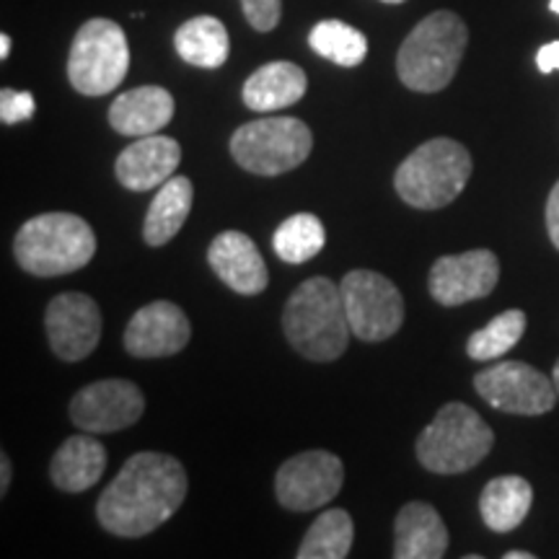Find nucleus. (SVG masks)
Returning <instances> with one entry per match:
<instances>
[{
	"instance_id": "obj_26",
	"label": "nucleus",
	"mask_w": 559,
	"mask_h": 559,
	"mask_svg": "<svg viewBox=\"0 0 559 559\" xmlns=\"http://www.w3.org/2000/svg\"><path fill=\"white\" fill-rule=\"evenodd\" d=\"M309 47L324 60L340 68H355L366 60L368 39L366 34L345 24V21L326 19L319 21L309 34Z\"/></svg>"
},
{
	"instance_id": "obj_3",
	"label": "nucleus",
	"mask_w": 559,
	"mask_h": 559,
	"mask_svg": "<svg viewBox=\"0 0 559 559\" xmlns=\"http://www.w3.org/2000/svg\"><path fill=\"white\" fill-rule=\"evenodd\" d=\"M469 45V29L453 11H436L425 16L396 55V75L409 91L438 94L456 75Z\"/></svg>"
},
{
	"instance_id": "obj_17",
	"label": "nucleus",
	"mask_w": 559,
	"mask_h": 559,
	"mask_svg": "<svg viewBox=\"0 0 559 559\" xmlns=\"http://www.w3.org/2000/svg\"><path fill=\"white\" fill-rule=\"evenodd\" d=\"M207 262L215 275L239 296H260L270 283L260 249L241 230H223L215 236L207 249Z\"/></svg>"
},
{
	"instance_id": "obj_23",
	"label": "nucleus",
	"mask_w": 559,
	"mask_h": 559,
	"mask_svg": "<svg viewBox=\"0 0 559 559\" xmlns=\"http://www.w3.org/2000/svg\"><path fill=\"white\" fill-rule=\"evenodd\" d=\"M531 502H534V489L523 477L506 474L487 481L479 498L481 521L495 534H508V531L519 528L526 521Z\"/></svg>"
},
{
	"instance_id": "obj_15",
	"label": "nucleus",
	"mask_w": 559,
	"mask_h": 559,
	"mask_svg": "<svg viewBox=\"0 0 559 559\" xmlns=\"http://www.w3.org/2000/svg\"><path fill=\"white\" fill-rule=\"evenodd\" d=\"M192 324L171 300H153L130 319L124 330V349L132 358H169L190 345Z\"/></svg>"
},
{
	"instance_id": "obj_9",
	"label": "nucleus",
	"mask_w": 559,
	"mask_h": 559,
	"mask_svg": "<svg viewBox=\"0 0 559 559\" xmlns=\"http://www.w3.org/2000/svg\"><path fill=\"white\" fill-rule=\"evenodd\" d=\"M342 300L349 330L360 342H383L404 324V298L386 275L353 270L342 277Z\"/></svg>"
},
{
	"instance_id": "obj_38",
	"label": "nucleus",
	"mask_w": 559,
	"mask_h": 559,
	"mask_svg": "<svg viewBox=\"0 0 559 559\" xmlns=\"http://www.w3.org/2000/svg\"><path fill=\"white\" fill-rule=\"evenodd\" d=\"M381 3H391V5H400V3H407V0H381Z\"/></svg>"
},
{
	"instance_id": "obj_8",
	"label": "nucleus",
	"mask_w": 559,
	"mask_h": 559,
	"mask_svg": "<svg viewBox=\"0 0 559 559\" xmlns=\"http://www.w3.org/2000/svg\"><path fill=\"white\" fill-rule=\"evenodd\" d=\"M130 70V45L122 26L91 19L75 34L68 55V81L83 96L111 94Z\"/></svg>"
},
{
	"instance_id": "obj_11",
	"label": "nucleus",
	"mask_w": 559,
	"mask_h": 559,
	"mask_svg": "<svg viewBox=\"0 0 559 559\" xmlns=\"http://www.w3.org/2000/svg\"><path fill=\"white\" fill-rule=\"evenodd\" d=\"M345 481V466L330 451H304L277 469L275 495L280 506L306 513L332 502Z\"/></svg>"
},
{
	"instance_id": "obj_37",
	"label": "nucleus",
	"mask_w": 559,
	"mask_h": 559,
	"mask_svg": "<svg viewBox=\"0 0 559 559\" xmlns=\"http://www.w3.org/2000/svg\"><path fill=\"white\" fill-rule=\"evenodd\" d=\"M549 9L555 11V13H559V0H549Z\"/></svg>"
},
{
	"instance_id": "obj_30",
	"label": "nucleus",
	"mask_w": 559,
	"mask_h": 559,
	"mask_svg": "<svg viewBox=\"0 0 559 559\" xmlns=\"http://www.w3.org/2000/svg\"><path fill=\"white\" fill-rule=\"evenodd\" d=\"M241 9L251 29L267 34L280 24V16H283V0H241Z\"/></svg>"
},
{
	"instance_id": "obj_33",
	"label": "nucleus",
	"mask_w": 559,
	"mask_h": 559,
	"mask_svg": "<svg viewBox=\"0 0 559 559\" xmlns=\"http://www.w3.org/2000/svg\"><path fill=\"white\" fill-rule=\"evenodd\" d=\"M11 485V459L5 453H0V495L9 492Z\"/></svg>"
},
{
	"instance_id": "obj_27",
	"label": "nucleus",
	"mask_w": 559,
	"mask_h": 559,
	"mask_svg": "<svg viewBox=\"0 0 559 559\" xmlns=\"http://www.w3.org/2000/svg\"><path fill=\"white\" fill-rule=\"evenodd\" d=\"M324 243V223L311 213L290 215L288 221L280 223V228L275 230V239H272L275 254L288 264H304L313 260V257L321 254Z\"/></svg>"
},
{
	"instance_id": "obj_22",
	"label": "nucleus",
	"mask_w": 559,
	"mask_h": 559,
	"mask_svg": "<svg viewBox=\"0 0 559 559\" xmlns=\"http://www.w3.org/2000/svg\"><path fill=\"white\" fill-rule=\"evenodd\" d=\"M194 187L187 177H171L160 185L143 221V239L148 247H164L179 234L190 218Z\"/></svg>"
},
{
	"instance_id": "obj_25",
	"label": "nucleus",
	"mask_w": 559,
	"mask_h": 559,
	"mask_svg": "<svg viewBox=\"0 0 559 559\" xmlns=\"http://www.w3.org/2000/svg\"><path fill=\"white\" fill-rule=\"evenodd\" d=\"M355 539V523L347 510H324L304 536L298 559H345Z\"/></svg>"
},
{
	"instance_id": "obj_14",
	"label": "nucleus",
	"mask_w": 559,
	"mask_h": 559,
	"mask_svg": "<svg viewBox=\"0 0 559 559\" xmlns=\"http://www.w3.org/2000/svg\"><path fill=\"white\" fill-rule=\"evenodd\" d=\"M500 280V260L489 249L440 257L432 264L428 288L440 306H461L487 298Z\"/></svg>"
},
{
	"instance_id": "obj_24",
	"label": "nucleus",
	"mask_w": 559,
	"mask_h": 559,
	"mask_svg": "<svg viewBox=\"0 0 559 559\" xmlns=\"http://www.w3.org/2000/svg\"><path fill=\"white\" fill-rule=\"evenodd\" d=\"M174 47L179 58L190 66L215 70L228 60L230 39L223 21L215 16H194L174 34Z\"/></svg>"
},
{
	"instance_id": "obj_7",
	"label": "nucleus",
	"mask_w": 559,
	"mask_h": 559,
	"mask_svg": "<svg viewBox=\"0 0 559 559\" xmlns=\"http://www.w3.org/2000/svg\"><path fill=\"white\" fill-rule=\"evenodd\" d=\"M313 148L309 124L296 117H262L241 124L230 138V156L257 177H280L298 169Z\"/></svg>"
},
{
	"instance_id": "obj_34",
	"label": "nucleus",
	"mask_w": 559,
	"mask_h": 559,
	"mask_svg": "<svg viewBox=\"0 0 559 559\" xmlns=\"http://www.w3.org/2000/svg\"><path fill=\"white\" fill-rule=\"evenodd\" d=\"M11 55V37L9 34H0V58H9Z\"/></svg>"
},
{
	"instance_id": "obj_16",
	"label": "nucleus",
	"mask_w": 559,
	"mask_h": 559,
	"mask_svg": "<svg viewBox=\"0 0 559 559\" xmlns=\"http://www.w3.org/2000/svg\"><path fill=\"white\" fill-rule=\"evenodd\" d=\"M181 145L166 135H145L130 143L115 164V177L124 190L151 192L166 185L179 169Z\"/></svg>"
},
{
	"instance_id": "obj_35",
	"label": "nucleus",
	"mask_w": 559,
	"mask_h": 559,
	"mask_svg": "<svg viewBox=\"0 0 559 559\" xmlns=\"http://www.w3.org/2000/svg\"><path fill=\"white\" fill-rule=\"evenodd\" d=\"M506 559H534V555L531 551H508Z\"/></svg>"
},
{
	"instance_id": "obj_6",
	"label": "nucleus",
	"mask_w": 559,
	"mask_h": 559,
	"mask_svg": "<svg viewBox=\"0 0 559 559\" xmlns=\"http://www.w3.org/2000/svg\"><path fill=\"white\" fill-rule=\"evenodd\" d=\"M495 436L469 404L449 402L417 438V461L432 474L469 472L492 451Z\"/></svg>"
},
{
	"instance_id": "obj_12",
	"label": "nucleus",
	"mask_w": 559,
	"mask_h": 559,
	"mask_svg": "<svg viewBox=\"0 0 559 559\" xmlns=\"http://www.w3.org/2000/svg\"><path fill=\"white\" fill-rule=\"evenodd\" d=\"M70 419L83 432H117L135 425L145 412V396L132 381L104 379L83 386L70 400Z\"/></svg>"
},
{
	"instance_id": "obj_36",
	"label": "nucleus",
	"mask_w": 559,
	"mask_h": 559,
	"mask_svg": "<svg viewBox=\"0 0 559 559\" xmlns=\"http://www.w3.org/2000/svg\"><path fill=\"white\" fill-rule=\"evenodd\" d=\"M551 381H555V386H557V394H559V360L555 362V373H551Z\"/></svg>"
},
{
	"instance_id": "obj_1",
	"label": "nucleus",
	"mask_w": 559,
	"mask_h": 559,
	"mask_svg": "<svg viewBox=\"0 0 559 559\" xmlns=\"http://www.w3.org/2000/svg\"><path fill=\"white\" fill-rule=\"evenodd\" d=\"M187 489L190 479L177 459L156 451L135 453L102 492L96 515L109 534L140 539L177 513Z\"/></svg>"
},
{
	"instance_id": "obj_10",
	"label": "nucleus",
	"mask_w": 559,
	"mask_h": 559,
	"mask_svg": "<svg viewBox=\"0 0 559 559\" xmlns=\"http://www.w3.org/2000/svg\"><path fill=\"white\" fill-rule=\"evenodd\" d=\"M474 389L489 407L508 415H547L557 404V386L542 370L523 360L495 362L474 376Z\"/></svg>"
},
{
	"instance_id": "obj_29",
	"label": "nucleus",
	"mask_w": 559,
	"mask_h": 559,
	"mask_svg": "<svg viewBox=\"0 0 559 559\" xmlns=\"http://www.w3.org/2000/svg\"><path fill=\"white\" fill-rule=\"evenodd\" d=\"M34 109H37V104H34V96L29 91H0V120H3V124H19L32 120Z\"/></svg>"
},
{
	"instance_id": "obj_2",
	"label": "nucleus",
	"mask_w": 559,
	"mask_h": 559,
	"mask_svg": "<svg viewBox=\"0 0 559 559\" xmlns=\"http://www.w3.org/2000/svg\"><path fill=\"white\" fill-rule=\"evenodd\" d=\"M285 337L296 353L313 362H332L349 345V321L340 285L330 277H309L290 293L283 311Z\"/></svg>"
},
{
	"instance_id": "obj_5",
	"label": "nucleus",
	"mask_w": 559,
	"mask_h": 559,
	"mask_svg": "<svg viewBox=\"0 0 559 559\" xmlns=\"http://www.w3.org/2000/svg\"><path fill=\"white\" fill-rule=\"evenodd\" d=\"M472 177V156L459 140L432 138L412 151L394 174L396 194L417 210L451 205Z\"/></svg>"
},
{
	"instance_id": "obj_4",
	"label": "nucleus",
	"mask_w": 559,
	"mask_h": 559,
	"mask_svg": "<svg viewBox=\"0 0 559 559\" xmlns=\"http://www.w3.org/2000/svg\"><path fill=\"white\" fill-rule=\"evenodd\" d=\"M13 254L19 267L34 277L70 275L94 260L96 236L81 215L45 213L19 228Z\"/></svg>"
},
{
	"instance_id": "obj_28",
	"label": "nucleus",
	"mask_w": 559,
	"mask_h": 559,
	"mask_svg": "<svg viewBox=\"0 0 559 559\" xmlns=\"http://www.w3.org/2000/svg\"><path fill=\"white\" fill-rule=\"evenodd\" d=\"M523 332H526V313L521 309H508L472 334L469 342H466V353H469L472 360L479 362L498 360L519 345Z\"/></svg>"
},
{
	"instance_id": "obj_19",
	"label": "nucleus",
	"mask_w": 559,
	"mask_h": 559,
	"mask_svg": "<svg viewBox=\"0 0 559 559\" xmlns=\"http://www.w3.org/2000/svg\"><path fill=\"white\" fill-rule=\"evenodd\" d=\"M449 551V528L428 502H407L394 523L396 559H440Z\"/></svg>"
},
{
	"instance_id": "obj_20",
	"label": "nucleus",
	"mask_w": 559,
	"mask_h": 559,
	"mask_svg": "<svg viewBox=\"0 0 559 559\" xmlns=\"http://www.w3.org/2000/svg\"><path fill=\"white\" fill-rule=\"evenodd\" d=\"M309 88V79L296 62L275 60L267 66L257 68L243 83L241 99L251 111H280L285 107H293L306 96Z\"/></svg>"
},
{
	"instance_id": "obj_32",
	"label": "nucleus",
	"mask_w": 559,
	"mask_h": 559,
	"mask_svg": "<svg viewBox=\"0 0 559 559\" xmlns=\"http://www.w3.org/2000/svg\"><path fill=\"white\" fill-rule=\"evenodd\" d=\"M536 66H539L542 73H555L559 70V39L544 45L539 52H536Z\"/></svg>"
},
{
	"instance_id": "obj_31",
	"label": "nucleus",
	"mask_w": 559,
	"mask_h": 559,
	"mask_svg": "<svg viewBox=\"0 0 559 559\" xmlns=\"http://www.w3.org/2000/svg\"><path fill=\"white\" fill-rule=\"evenodd\" d=\"M547 234L551 243L559 249V181L555 185V190L549 192L547 200Z\"/></svg>"
},
{
	"instance_id": "obj_18",
	"label": "nucleus",
	"mask_w": 559,
	"mask_h": 559,
	"mask_svg": "<svg viewBox=\"0 0 559 559\" xmlns=\"http://www.w3.org/2000/svg\"><path fill=\"white\" fill-rule=\"evenodd\" d=\"M174 117V96L160 86L124 91L109 107V124L128 138L156 135Z\"/></svg>"
},
{
	"instance_id": "obj_21",
	"label": "nucleus",
	"mask_w": 559,
	"mask_h": 559,
	"mask_svg": "<svg viewBox=\"0 0 559 559\" xmlns=\"http://www.w3.org/2000/svg\"><path fill=\"white\" fill-rule=\"evenodd\" d=\"M91 436L68 438L52 456L50 479L62 492H86L107 469V449Z\"/></svg>"
},
{
	"instance_id": "obj_13",
	"label": "nucleus",
	"mask_w": 559,
	"mask_h": 559,
	"mask_svg": "<svg viewBox=\"0 0 559 559\" xmlns=\"http://www.w3.org/2000/svg\"><path fill=\"white\" fill-rule=\"evenodd\" d=\"M47 340L60 360L79 362L94 353L102 340V311L86 293H60L45 313Z\"/></svg>"
}]
</instances>
